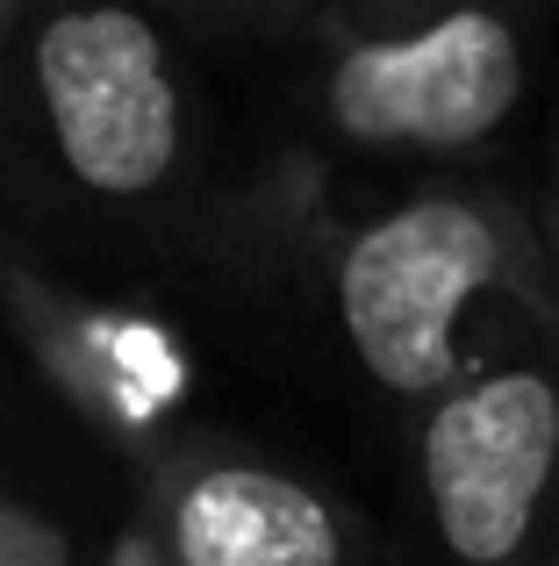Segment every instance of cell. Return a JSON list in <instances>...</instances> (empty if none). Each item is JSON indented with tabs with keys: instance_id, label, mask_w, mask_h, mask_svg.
<instances>
[{
	"instance_id": "cell-5",
	"label": "cell",
	"mask_w": 559,
	"mask_h": 566,
	"mask_svg": "<svg viewBox=\"0 0 559 566\" xmlns=\"http://www.w3.org/2000/svg\"><path fill=\"white\" fill-rule=\"evenodd\" d=\"M524 43L495 8H452L416 36L351 43L330 65V123L351 144H474L517 108Z\"/></svg>"
},
{
	"instance_id": "cell-7",
	"label": "cell",
	"mask_w": 559,
	"mask_h": 566,
	"mask_svg": "<svg viewBox=\"0 0 559 566\" xmlns=\"http://www.w3.org/2000/svg\"><path fill=\"white\" fill-rule=\"evenodd\" d=\"M0 566H72V545L22 502H0Z\"/></svg>"
},
{
	"instance_id": "cell-9",
	"label": "cell",
	"mask_w": 559,
	"mask_h": 566,
	"mask_svg": "<svg viewBox=\"0 0 559 566\" xmlns=\"http://www.w3.org/2000/svg\"><path fill=\"white\" fill-rule=\"evenodd\" d=\"M8 14H14V0H0V29H8Z\"/></svg>"
},
{
	"instance_id": "cell-6",
	"label": "cell",
	"mask_w": 559,
	"mask_h": 566,
	"mask_svg": "<svg viewBox=\"0 0 559 566\" xmlns=\"http://www.w3.org/2000/svg\"><path fill=\"white\" fill-rule=\"evenodd\" d=\"M0 287H8V316L22 331V345L36 352V366L57 380V395L86 423H101L115 444H129L144 459L166 452L158 430L180 416L187 387H194V366H187V352L158 323L65 302L57 287H43L29 273H0Z\"/></svg>"
},
{
	"instance_id": "cell-2",
	"label": "cell",
	"mask_w": 559,
	"mask_h": 566,
	"mask_svg": "<svg viewBox=\"0 0 559 566\" xmlns=\"http://www.w3.org/2000/svg\"><path fill=\"white\" fill-rule=\"evenodd\" d=\"M29 101L57 172L94 201H144L187 151V101L129 0H72L29 43Z\"/></svg>"
},
{
	"instance_id": "cell-3",
	"label": "cell",
	"mask_w": 559,
	"mask_h": 566,
	"mask_svg": "<svg viewBox=\"0 0 559 566\" xmlns=\"http://www.w3.org/2000/svg\"><path fill=\"white\" fill-rule=\"evenodd\" d=\"M416 473L445 566H546L559 553V380L546 366L466 374L423 416Z\"/></svg>"
},
{
	"instance_id": "cell-10",
	"label": "cell",
	"mask_w": 559,
	"mask_h": 566,
	"mask_svg": "<svg viewBox=\"0 0 559 566\" xmlns=\"http://www.w3.org/2000/svg\"><path fill=\"white\" fill-rule=\"evenodd\" d=\"M546 566H559V553H552V559H546Z\"/></svg>"
},
{
	"instance_id": "cell-8",
	"label": "cell",
	"mask_w": 559,
	"mask_h": 566,
	"mask_svg": "<svg viewBox=\"0 0 559 566\" xmlns=\"http://www.w3.org/2000/svg\"><path fill=\"white\" fill-rule=\"evenodd\" d=\"M101 566H166V559H158V545H151V531H144V524H129V531H123V538H115V545H108V559H101Z\"/></svg>"
},
{
	"instance_id": "cell-1",
	"label": "cell",
	"mask_w": 559,
	"mask_h": 566,
	"mask_svg": "<svg viewBox=\"0 0 559 566\" xmlns=\"http://www.w3.org/2000/svg\"><path fill=\"white\" fill-rule=\"evenodd\" d=\"M503 222L460 193H423L366 222L337 259V323L351 359L402 401L452 395L474 374L460 316L503 280Z\"/></svg>"
},
{
	"instance_id": "cell-4",
	"label": "cell",
	"mask_w": 559,
	"mask_h": 566,
	"mask_svg": "<svg viewBox=\"0 0 559 566\" xmlns=\"http://www.w3.org/2000/svg\"><path fill=\"white\" fill-rule=\"evenodd\" d=\"M137 524L166 566H366L351 516L316 481L230 444L151 452Z\"/></svg>"
}]
</instances>
